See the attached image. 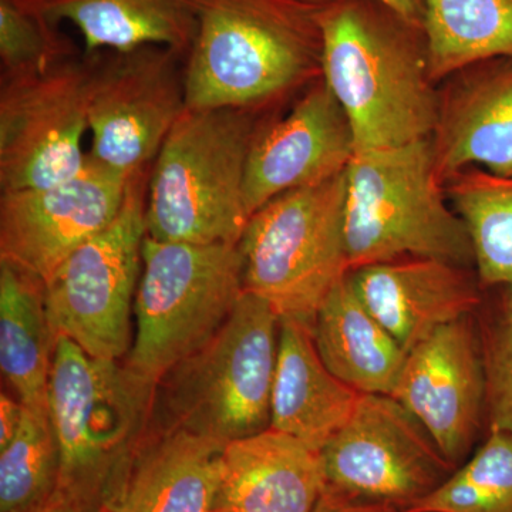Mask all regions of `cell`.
Segmentation results:
<instances>
[{
    "mask_svg": "<svg viewBox=\"0 0 512 512\" xmlns=\"http://www.w3.org/2000/svg\"><path fill=\"white\" fill-rule=\"evenodd\" d=\"M430 144L444 185L473 167L512 177V56L468 64L441 80Z\"/></svg>",
    "mask_w": 512,
    "mask_h": 512,
    "instance_id": "cell-16",
    "label": "cell"
},
{
    "mask_svg": "<svg viewBox=\"0 0 512 512\" xmlns=\"http://www.w3.org/2000/svg\"><path fill=\"white\" fill-rule=\"evenodd\" d=\"M478 322L487 429L512 431V285L497 286Z\"/></svg>",
    "mask_w": 512,
    "mask_h": 512,
    "instance_id": "cell-29",
    "label": "cell"
},
{
    "mask_svg": "<svg viewBox=\"0 0 512 512\" xmlns=\"http://www.w3.org/2000/svg\"><path fill=\"white\" fill-rule=\"evenodd\" d=\"M423 5L437 84L468 64L512 56V0H423Z\"/></svg>",
    "mask_w": 512,
    "mask_h": 512,
    "instance_id": "cell-24",
    "label": "cell"
},
{
    "mask_svg": "<svg viewBox=\"0 0 512 512\" xmlns=\"http://www.w3.org/2000/svg\"><path fill=\"white\" fill-rule=\"evenodd\" d=\"M278 313L244 292L214 338L158 384V430L227 444L271 427Z\"/></svg>",
    "mask_w": 512,
    "mask_h": 512,
    "instance_id": "cell-6",
    "label": "cell"
},
{
    "mask_svg": "<svg viewBox=\"0 0 512 512\" xmlns=\"http://www.w3.org/2000/svg\"><path fill=\"white\" fill-rule=\"evenodd\" d=\"M131 177L87 154L79 174L36 190L0 194V261L45 284L63 262L119 217Z\"/></svg>",
    "mask_w": 512,
    "mask_h": 512,
    "instance_id": "cell-13",
    "label": "cell"
},
{
    "mask_svg": "<svg viewBox=\"0 0 512 512\" xmlns=\"http://www.w3.org/2000/svg\"><path fill=\"white\" fill-rule=\"evenodd\" d=\"M157 387L57 335L47 392L60 450L57 497L109 508L148 437Z\"/></svg>",
    "mask_w": 512,
    "mask_h": 512,
    "instance_id": "cell-3",
    "label": "cell"
},
{
    "mask_svg": "<svg viewBox=\"0 0 512 512\" xmlns=\"http://www.w3.org/2000/svg\"><path fill=\"white\" fill-rule=\"evenodd\" d=\"M274 111L185 109L151 165L148 237L238 245L249 220L244 201L249 153Z\"/></svg>",
    "mask_w": 512,
    "mask_h": 512,
    "instance_id": "cell-4",
    "label": "cell"
},
{
    "mask_svg": "<svg viewBox=\"0 0 512 512\" xmlns=\"http://www.w3.org/2000/svg\"><path fill=\"white\" fill-rule=\"evenodd\" d=\"M55 25L70 23L84 53L163 46L184 57L195 36L192 0H19Z\"/></svg>",
    "mask_w": 512,
    "mask_h": 512,
    "instance_id": "cell-21",
    "label": "cell"
},
{
    "mask_svg": "<svg viewBox=\"0 0 512 512\" xmlns=\"http://www.w3.org/2000/svg\"><path fill=\"white\" fill-rule=\"evenodd\" d=\"M370 313L406 352L483 303L476 269L440 259L407 258L350 272Z\"/></svg>",
    "mask_w": 512,
    "mask_h": 512,
    "instance_id": "cell-17",
    "label": "cell"
},
{
    "mask_svg": "<svg viewBox=\"0 0 512 512\" xmlns=\"http://www.w3.org/2000/svg\"><path fill=\"white\" fill-rule=\"evenodd\" d=\"M406 512H512V431L488 430L476 454Z\"/></svg>",
    "mask_w": 512,
    "mask_h": 512,
    "instance_id": "cell-27",
    "label": "cell"
},
{
    "mask_svg": "<svg viewBox=\"0 0 512 512\" xmlns=\"http://www.w3.org/2000/svg\"><path fill=\"white\" fill-rule=\"evenodd\" d=\"M322 77L356 151L429 140L439 103L423 22L380 0H329L319 9Z\"/></svg>",
    "mask_w": 512,
    "mask_h": 512,
    "instance_id": "cell-1",
    "label": "cell"
},
{
    "mask_svg": "<svg viewBox=\"0 0 512 512\" xmlns=\"http://www.w3.org/2000/svg\"><path fill=\"white\" fill-rule=\"evenodd\" d=\"M148 436L107 510L212 512L225 444L180 430Z\"/></svg>",
    "mask_w": 512,
    "mask_h": 512,
    "instance_id": "cell-20",
    "label": "cell"
},
{
    "mask_svg": "<svg viewBox=\"0 0 512 512\" xmlns=\"http://www.w3.org/2000/svg\"><path fill=\"white\" fill-rule=\"evenodd\" d=\"M244 295L238 245L146 235L134 301L136 335L124 365L151 384L207 345Z\"/></svg>",
    "mask_w": 512,
    "mask_h": 512,
    "instance_id": "cell-7",
    "label": "cell"
},
{
    "mask_svg": "<svg viewBox=\"0 0 512 512\" xmlns=\"http://www.w3.org/2000/svg\"><path fill=\"white\" fill-rule=\"evenodd\" d=\"M346 173L278 195L249 218L238 242L242 285L279 318L311 323L350 274L345 237Z\"/></svg>",
    "mask_w": 512,
    "mask_h": 512,
    "instance_id": "cell-8",
    "label": "cell"
},
{
    "mask_svg": "<svg viewBox=\"0 0 512 512\" xmlns=\"http://www.w3.org/2000/svg\"><path fill=\"white\" fill-rule=\"evenodd\" d=\"M59 476L60 450L49 409L25 407L18 434L0 450V512L43 507L55 497Z\"/></svg>",
    "mask_w": 512,
    "mask_h": 512,
    "instance_id": "cell-26",
    "label": "cell"
},
{
    "mask_svg": "<svg viewBox=\"0 0 512 512\" xmlns=\"http://www.w3.org/2000/svg\"><path fill=\"white\" fill-rule=\"evenodd\" d=\"M30 512H111L107 508L99 507V505H90L77 503V501L67 500L63 497H55L43 507L37 508Z\"/></svg>",
    "mask_w": 512,
    "mask_h": 512,
    "instance_id": "cell-32",
    "label": "cell"
},
{
    "mask_svg": "<svg viewBox=\"0 0 512 512\" xmlns=\"http://www.w3.org/2000/svg\"><path fill=\"white\" fill-rule=\"evenodd\" d=\"M148 177L150 170L131 177L119 217L77 248L46 284L47 313L57 335L100 359H123L133 345Z\"/></svg>",
    "mask_w": 512,
    "mask_h": 512,
    "instance_id": "cell-9",
    "label": "cell"
},
{
    "mask_svg": "<svg viewBox=\"0 0 512 512\" xmlns=\"http://www.w3.org/2000/svg\"><path fill=\"white\" fill-rule=\"evenodd\" d=\"M380 2L387 3V5L399 10V12H402L403 15L409 16V18L423 22V0H380Z\"/></svg>",
    "mask_w": 512,
    "mask_h": 512,
    "instance_id": "cell-33",
    "label": "cell"
},
{
    "mask_svg": "<svg viewBox=\"0 0 512 512\" xmlns=\"http://www.w3.org/2000/svg\"><path fill=\"white\" fill-rule=\"evenodd\" d=\"M57 333L46 306V284L0 261V369L23 406L49 409Z\"/></svg>",
    "mask_w": 512,
    "mask_h": 512,
    "instance_id": "cell-23",
    "label": "cell"
},
{
    "mask_svg": "<svg viewBox=\"0 0 512 512\" xmlns=\"http://www.w3.org/2000/svg\"><path fill=\"white\" fill-rule=\"evenodd\" d=\"M87 56V154L128 178L151 170L187 109L184 57L163 46Z\"/></svg>",
    "mask_w": 512,
    "mask_h": 512,
    "instance_id": "cell-11",
    "label": "cell"
},
{
    "mask_svg": "<svg viewBox=\"0 0 512 512\" xmlns=\"http://www.w3.org/2000/svg\"><path fill=\"white\" fill-rule=\"evenodd\" d=\"M25 407L19 399H12L9 394L0 396V450L15 439L22 426Z\"/></svg>",
    "mask_w": 512,
    "mask_h": 512,
    "instance_id": "cell-30",
    "label": "cell"
},
{
    "mask_svg": "<svg viewBox=\"0 0 512 512\" xmlns=\"http://www.w3.org/2000/svg\"><path fill=\"white\" fill-rule=\"evenodd\" d=\"M345 237L350 272L407 258L474 268L466 222L437 177L430 138L356 151L346 171Z\"/></svg>",
    "mask_w": 512,
    "mask_h": 512,
    "instance_id": "cell-5",
    "label": "cell"
},
{
    "mask_svg": "<svg viewBox=\"0 0 512 512\" xmlns=\"http://www.w3.org/2000/svg\"><path fill=\"white\" fill-rule=\"evenodd\" d=\"M312 336L323 363L360 394L392 396L407 352L340 279L312 320Z\"/></svg>",
    "mask_w": 512,
    "mask_h": 512,
    "instance_id": "cell-22",
    "label": "cell"
},
{
    "mask_svg": "<svg viewBox=\"0 0 512 512\" xmlns=\"http://www.w3.org/2000/svg\"><path fill=\"white\" fill-rule=\"evenodd\" d=\"M313 512H396L386 507H377V505H363L346 503L328 493L320 498L318 507Z\"/></svg>",
    "mask_w": 512,
    "mask_h": 512,
    "instance_id": "cell-31",
    "label": "cell"
},
{
    "mask_svg": "<svg viewBox=\"0 0 512 512\" xmlns=\"http://www.w3.org/2000/svg\"><path fill=\"white\" fill-rule=\"evenodd\" d=\"M187 109L275 110L322 77V5L305 0H192Z\"/></svg>",
    "mask_w": 512,
    "mask_h": 512,
    "instance_id": "cell-2",
    "label": "cell"
},
{
    "mask_svg": "<svg viewBox=\"0 0 512 512\" xmlns=\"http://www.w3.org/2000/svg\"><path fill=\"white\" fill-rule=\"evenodd\" d=\"M212 512H237V511H231V510H212Z\"/></svg>",
    "mask_w": 512,
    "mask_h": 512,
    "instance_id": "cell-35",
    "label": "cell"
},
{
    "mask_svg": "<svg viewBox=\"0 0 512 512\" xmlns=\"http://www.w3.org/2000/svg\"><path fill=\"white\" fill-rule=\"evenodd\" d=\"M444 187L466 222L481 286L512 285V177L473 167L453 175Z\"/></svg>",
    "mask_w": 512,
    "mask_h": 512,
    "instance_id": "cell-25",
    "label": "cell"
},
{
    "mask_svg": "<svg viewBox=\"0 0 512 512\" xmlns=\"http://www.w3.org/2000/svg\"><path fill=\"white\" fill-rule=\"evenodd\" d=\"M359 397L323 363L311 323L279 320L271 429L320 451L345 426Z\"/></svg>",
    "mask_w": 512,
    "mask_h": 512,
    "instance_id": "cell-19",
    "label": "cell"
},
{
    "mask_svg": "<svg viewBox=\"0 0 512 512\" xmlns=\"http://www.w3.org/2000/svg\"><path fill=\"white\" fill-rule=\"evenodd\" d=\"M286 113L266 119L249 153L244 201L251 218L285 192L346 173L356 154L345 111L323 77L295 97Z\"/></svg>",
    "mask_w": 512,
    "mask_h": 512,
    "instance_id": "cell-15",
    "label": "cell"
},
{
    "mask_svg": "<svg viewBox=\"0 0 512 512\" xmlns=\"http://www.w3.org/2000/svg\"><path fill=\"white\" fill-rule=\"evenodd\" d=\"M320 460L325 493L396 512L436 490L453 468L416 417L386 394H360Z\"/></svg>",
    "mask_w": 512,
    "mask_h": 512,
    "instance_id": "cell-10",
    "label": "cell"
},
{
    "mask_svg": "<svg viewBox=\"0 0 512 512\" xmlns=\"http://www.w3.org/2000/svg\"><path fill=\"white\" fill-rule=\"evenodd\" d=\"M76 55V45L59 25L37 15L19 0H0L2 79L43 73Z\"/></svg>",
    "mask_w": 512,
    "mask_h": 512,
    "instance_id": "cell-28",
    "label": "cell"
},
{
    "mask_svg": "<svg viewBox=\"0 0 512 512\" xmlns=\"http://www.w3.org/2000/svg\"><path fill=\"white\" fill-rule=\"evenodd\" d=\"M305 2L315 3V5H325L329 0H305Z\"/></svg>",
    "mask_w": 512,
    "mask_h": 512,
    "instance_id": "cell-34",
    "label": "cell"
},
{
    "mask_svg": "<svg viewBox=\"0 0 512 512\" xmlns=\"http://www.w3.org/2000/svg\"><path fill=\"white\" fill-rule=\"evenodd\" d=\"M392 397L416 417L451 466L485 421V376L474 315L441 326L407 352Z\"/></svg>",
    "mask_w": 512,
    "mask_h": 512,
    "instance_id": "cell-14",
    "label": "cell"
},
{
    "mask_svg": "<svg viewBox=\"0 0 512 512\" xmlns=\"http://www.w3.org/2000/svg\"><path fill=\"white\" fill-rule=\"evenodd\" d=\"M89 77L83 53L0 80V192L50 187L82 171Z\"/></svg>",
    "mask_w": 512,
    "mask_h": 512,
    "instance_id": "cell-12",
    "label": "cell"
},
{
    "mask_svg": "<svg viewBox=\"0 0 512 512\" xmlns=\"http://www.w3.org/2000/svg\"><path fill=\"white\" fill-rule=\"evenodd\" d=\"M325 490L320 451L269 427L222 448L214 510L313 512Z\"/></svg>",
    "mask_w": 512,
    "mask_h": 512,
    "instance_id": "cell-18",
    "label": "cell"
}]
</instances>
